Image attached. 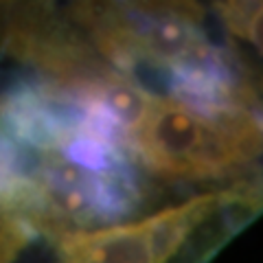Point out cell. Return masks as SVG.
I'll return each mask as SVG.
<instances>
[{"label":"cell","mask_w":263,"mask_h":263,"mask_svg":"<svg viewBox=\"0 0 263 263\" xmlns=\"http://www.w3.org/2000/svg\"><path fill=\"white\" fill-rule=\"evenodd\" d=\"M62 263H156L145 219L60 239Z\"/></svg>","instance_id":"obj_2"},{"label":"cell","mask_w":263,"mask_h":263,"mask_svg":"<svg viewBox=\"0 0 263 263\" xmlns=\"http://www.w3.org/2000/svg\"><path fill=\"white\" fill-rule=\"evenodd\" d=\"M259 121L250 110L202 112L176 99L149 97L127 129V147L156 176L226 178L259 154Z\"/></svg>","instance_id":"obj_1"},{"label":"cell","mask_w":263,"mask_h":263,"mask_svg":"<svg viewBox=\"0 0 263 263\" xmlns=\"http://www.w3.org/2000/svg\"><path fill=\"white\" fill-rule=\"evenodd\" d=\"M221 20L239 37L259 44L261 33V0H224L221 3Z\"/></svg>","instance_id":"obj_3"}]
</instances>
